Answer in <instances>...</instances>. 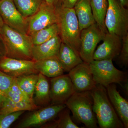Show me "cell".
Masks as SVG:
<instances>
[{
  "label": "cell",
  "instance_id": "6da1fadb",
  "mask_svg": "<svg viewBox=\"0 0 128 128\" xmlns=\"http://www.w3.org/2000/svg\"><path fill=\"white\" fill-rule=\"evenodd\" d=\"M91 92L93 98V110L99 127L124 128L122 121L109 100L106 88L96 84Z\"/></svg>",
  "mask_w": 128,
  "mask_h": 128
},
{
  "label": "cell",
  "instance_id": "7a4b0ae2",
  "mask_svg": "<svg viewBox=\"0 0 128 128\" xmlns=\"http://www.w3.org/2000/svg\"><path fill=\"white\" fill-rule=\"evenodd\" d=\"M5 50V56L17 59L33 60L34 44L31 37L14 30L4 24L1 34Z\"/></svg>",
  "mask_w": 128,
  "mask_h": 128
},
{
  "label": "cell",
  "instance_id": "3957f363",
  "mask_svg": "<svg viewBox=\"0 0 128 128\" xmlns=\"http://www.w3.org/2000/svg\"><path fill=\"white\" fill-rule=\"evenodd\" d=\"M56 10L57 23L59 28V36L62 42L79 54L81 31L74 8L61 6L56 8Z\"/></svg>",
  "mask_w": 128,
  "mask_h": 128
},
{
  "label": "cell",
  "instance_id": "277c9868",
  "mask_svg": "<svg viewBox=\"0 0 128 128\" xmlns=\"http://www.w3.org/2000/svg\"><path fill=\"white\" fill-rule=\"evenodd\" d=\"M77 122L86 128H96L97 121L93 110V98L91 92H75L65 103Z\"/></svg>",
  "mask_w": 128,
  "mask_h": 128
},
{
  "label": "cell",
  "instance_id": "5b68a950",
  "mask_svg": "<svg viewBox=\"0 0 128 128\" xmlns=\"http://www.w3.org/2000/svg\"><path fill=\"white\" fill-rule=\"evenodd\" d=\"M96 84L106 88L112 83L118 84L123 87L127 82L124 72L116 68L112 63V60H94L89 64Z\"/></svg>",
  "mask_w": 128,
  "mask_h": 128
},
{
  "label": "cell",
  "instance_id": "8992f818",
  "mask_svg": "<svg viewBox=\"0 0 128 128\" xmlns=\"http://www.w3.org/2000/svg\"><path fill=\"white\" fill-rule=\"evenodd\" d=\"M105 24L108 32L121 38L128 34V10L119 0H107Z\"/></svg>",
  "mask_w": 128,
  "mask_h": 128
},
{
  "label": "cell",
  "instance_id": "52a82bcc",
  "mask_svg": "<svg viewBox=\"0 0 128 128\" xmlns=\"http://www.w3.org/2000/svg\"><path fill=\"white\" fill-rule=\"evenodd\" d=\"M105 34L96 23L81 31L80 56L83 62L90 64L97 45L102 41Z\"/></svg>",
  "mask_w": 128,
  "mask_h": 128
},
{
  "label": "cell",
  "instance_id": "ba28073f",
  "mask_svg": "<svg viewBox=\"0 0 128 128\" xmlns=\"http://www.w3.org/2000/svg\"><path fill=\"white\" fill-rule=\"evenodd\" d=\"M66 107L65 104L50 105L34 110L21 121L16 126L17 128H28L42 126L55 119L59 113Z\"/></svg>",
  "mask_w": 128,
  "mask_h": 128
},
{
  "label": "cell",
  "instance_id": "9c48e42d",
  "mask_svg": "<svg viewBox=\"0 0 128 128\" xmlns=\"http://www.w3.org/2000/svg\"><path fill=\"white\" fill-rule=\"evenodd\" d=\"M0 15L4 24L22 33L27 34L28 18L22 16L13 0L0 2Z\"/></svg>",
  "mask_w": 128,
  "mask_h": 128
},
{
  "label": "cell",
  "instance_id": "30bf717a",
  "mask_svg": "<svg viewBox=\"0 0 128 128\" xmlns=\"http://www.w3.org/2000/svg\"><path fill=\"white\" fill-rule=\"evenodd\" d=\"M27 34L29 36L35 32L57 23L56 8L44 1L39 9L28 18Z\"/></svg>",
  "mask_w": 128,
  "mask_h": 128
},
{
  "label": "cell",
  "instance_id": "8fae6325",
  "mask_svg": "<svg viewBox=\"0 0 128 128\" xmlns=\"http://www.w3.org/2000/svg\"><path fill=\"white\" fill-rule=\"evenodd\" d=\"M75 92L68 75H62L50 80V96L51 105L65 104Z\"/></svg>",
  "mask_w": 128,
  "mask_h": 128
},
{
  "label": "cell",
  "instance_id": "7c38bea8",
  "mask_svg": "<svg viewBox=\"0 0 128 128\" xmlns=\"http://www.w3.org/2000/svg\"><path fill=\"white\" fill-rule=\"evenodd\" d=\"M70 76L76 92L91 91L96 84L89 64L83 62L69 72Z\"/></svg>",
  "mask_w": 128,
  "mask_h": 128
},
{
  "label": "cell",
  "instance_id": "4fadbf2b",
  "mask_svg": "<svg viewBox=\"0 0 128 128\" xmlns=\"http://www.w3.org/2000/svg\"><path fill=\"white\" fill-rule=\"evenodd\" d=\"M0 70L12 77L38 74L34 68V61L17 59L4 56L0 59Z\"/></svg>",
  "mask_w": 128,
  "mask_h": 128
},
{
  "label": "cell",
  "instance_id": "5bb4252c",
  "mask_svg": "<svg viewBox=\"0 0 128 128\" xmlns=\"http://www.w3.org/2000/svg\"><path fill=\"white\" fill-rule=\"evenodd\" d=\"M102 41L103 42L94 52V60H113L119 56L122 48V38L108 32Z\"/></svg>",
  "mask_w": 128,
  "mask_h": 128
},
{
  "label": "cell",
  "instance_id": "9a60e30c",
  "mask_svg": "<svg viewBox=\"0 0 128 128\" xmlns=\"http://www.w3.org/2000/svg\"><path fill=\"white\" fill-rule=\"evenodd\" d=\"M109 100L117 114L123 124L124 128H128V102L120 94L114 83L106 88Z\"/></svg>",
  "mask_w": 128,
  "mask_h": 128
},
{
  "label": "cell",
  "instance_id": "2e32d148",
  "mask_svg": "<svg viewBox=\"0 0 128 128\" xmlns=\"http://www.w3.org/2000/svg\"><path fill=\"white\" fill-rule=\"evenodd\" d=\"M62 41L59 35H57L45 42L34 45L32 51L34 61L57 57Z\"/></svg>",
  "mask_w": 128,
  "mask_h": 128
},
{
  "label": "cell",
  "instance_id": "e0dca14e",
  "mask_svg": "<svg viewBox=\"0 0 128 128\" xmlns=\"http://www.w3.org/2000/svg\"><path fill=\"white\" fill-rule=\"evenodd\" d=\"M34 68L38 73L51 78L64 74V72L57 56L34 61Z\"/></svg>",
  "mask_w": 128,
  "mask_h": 128
},
{
  "label": "cell",
  "instance_id": "ac0fdd59",
  "mask_svg": "<svg viewBox=\"0 0 128 128\" xmlns=\"http://www.w3.org/2000/svg\"><path fill=\"white\" fill-rule=\"evenodd\" d=\"M74 10L80 31L96 23L91 5L90 0H78Z\"/></svg>",
  "mask_w": 128,
  "mask_h": 128
},
{
  "label": "cell",
  "instance_id": "d6986e66",
  "mask_svg": "<svg viewBox=\"0 0 128 128\" xmlns=\"http://www.w3.org/2000/svg\"><path fill=\"white\" fill-rule=\"evenodd\" d=\"M64 72H69L83 62L80 54L64 42L61 43L57 56Z\"/></svg>",
  "mask_w": 128,
  "mask_h": 128
},
{
  "label": "cell",
  "instance_id": "ffe728a7",
  "mask_svg": "<svg viewBox=\"0 0 128 128\" xmlns=\"http://www.w3.org/2000/svg\"><path fill=\"white\" fill-rule=\"evenodd\" d=\"M38 80L35 86L34 102L38 106L45 107L50 105L49 84L46 77L38 73Z\"/></svg>",
  "mask_w": 128,
  "mask_h": 128
},
{
  "label": "cell",
  "instance_id": "44dd1931",
  "mask_svg": "<svg viewBox=\"0 0 128 128\" xmlns=\"http://www.w3.org/2000/svg\"><path fill=\"white\" fill-rule=\"evenodd\" d=\"M92 14L96 23L104 34L107 33L105 18L108 6L107 0H90Z\"/></svg>",
  "mask_w": 128,
  "mask_h": 128
},
{
  "label": "cell",
  "instance_id": "7402d4cb",
  "mask_svg": "<svg viewBox=\"0 0 128 128\" xmlns=\"http://www.w3.org/2000/svg\"><path fill=\"white\" fill-rule=\"evenodd\" d=\"M70 110L68 108H65L57 115L58 119H54L41 126L46 128H80L72 119Z\"/></svg>",
  "mask_w": 128,
  "mask_h": 128
},
{
  "label": "cell",
  "instance_id": "603a6c76",
  "mask_svg": "<svg viewBox=\"0 0 128 128\" xmlns=\"http://www.w3.org/2000/svg\"><path fill=\"white\" fill-rule=\"evenodd\" d=\"M41 108L34 103L24 102H14L6 100L0 107V114L22 111H34Z\"/></svg>",
  "mask_w": 128,
  "mask_h": 128
},
{
  "label": "cell",
  "instance_id": "cb8c5ba5",
  "mask_svg": "<svg viewBox=\"0 0 128 128\" xmlns=\"http://www.w3.org/2000/svg\"><path fill=\"white\" fill-rule=\"evenodd\" d=\"M60 30L57 23L35 32L30 35L34 45H38L59 35Z\"/></svg>",
  "mask_w": 128,
  "mask_h": 128
},
{
  "label": "cell",
  "instance_id": "d4e9b609",
  "mask_svg": "<svg viewBox=\"0 0 128 128\" xmlns=\"http://www.w3.org/2000/svg\"><path fill=\"white\" fill-rule=\"evenodd\" d=\"M22 16L28 18L35 14L44 0H13Z\"/></svg>",
  "mask_w": 128,
  "mask_h": 128
},
{
  "label": "cell",
  "instance_id": "484cf974",
  "mask_svg": "<svg viewBox=\"0 0 128 128\" xmlns=\"http://www.w3.org/2000/svg\"><path fill=\"white\" fill-rule=\"evenodd\" d=\"M38 74H32L16 78L19 87L33 101L34 89L38 80Z\"/></svg>",
  "mask_w": 128,
  "mask_h": 128
},
{
  "label": "cell",
  "instance_id": "4316f807",
  "mask_svg": "<svg viewBox=\"0 0 128 128\" xmlns=\"http://www.w3.org/2000/svg\"><path fill=\"white\" fill-rule=\"evenodd\" d=\"M6 100L14 102H24L34 103L33 101L19 87L16 81V78L15 77L8 93Z\"/></svg>",
  "mask_w": 128,
  "mask_h": 128
},
{
  "label": "cell",
  "instance_id": "83f0119b",
  "mask_svg": "<svg viewBox=\"0 0 128 128\" xmlns=\"http://www.w3.org/2000/svg\"><path fill=\"white\" fill-rule=\"evenodd\" d=\"M14 78L0 70V107L6 98Z\"/></svg>",
  "mask_w": 128,
  "mask_h": 128
},
{
  "label": "cell",
  "instance_id": "f1b7e54d",
  "mask_svg": "<svg viewBox=\"0 0 128 128\" xmlns=\"http://www.w3.org/2000/svg\"><path fill=\"white\" fill-rule=\"evenodd\" d=\"M19 111L6 114H0V128H9L24 112Z\"/></svg>",
  "mask_w": 128,
  "mask_h": 128
},
{
  "label": "cell",
  "instance_id": "f546056e",
  "mask_svg": "<svg viewBox=\"0 0 128 128\" xmlns=\"http://www.w3.org/2000/svg\"><path fill=\"white\" fill-rule=\"evenodd\" d=\"M120 62L123 66L128 64V34L122 38V46L119 55Z\"/></svg>",
  "mask_w": 128,
  "mask_h": 128
},
{
  "label": "cell",
  "instance_id": "4dcf8cb0",
  "mask_svg": "<svg viewBox=\"0 0 128 128\" xmlns=\"http://www.w3.org/2000/svg\"><path fill=\"white\" fill-rule=\"evenodd\" d=\"M78 0H62V5L64 7L73 8Z\"/></svg>",
  "mask_w": 128,
  "mask_h": 128
},
{
  "label": "cell",
  "instance_id": "1f68e13d",
  "mask_svg": "<svg viewBox=\"0 0 128 128\" xmlns=\"http://www.w3.org/2000/svg\"><path fill=\"white\" fill-rule=\"evenodd\" d=\"M49 4L54 6L56 8L62 5V0H44Z\"/></svg>",
  "mask_w": 128,
  "mask_h": 128
},
{
  "label": "cell",
  "instance_id": "d6a6232c",
  "mask_svg": "<svg viewBox=\"0 0 128 128\" xmlns=\"http://www.w3.org/2000/svg\"><path fill=\"white\" fill-rule=\"evenodd\" d=\"M4 56H5L4 45L2 36L0 34V59Z\"/></svg>",
  "mask_w": 128,
  "mask_h": 128
},
{
  "label": "cell",
  "instance_id": "836d02e7",
  "mask_svg": "<svg viewBox=\"0 0 128 128\" xmlns=\"http://www.w3.org/2000/svg\"><path fill=\"white\" fill-rule=\"evenodd\" d=\"M121 4L125 7H128V0H119Z\"/></svg>",
  "mask_w": 128,
  "mask_h": 128
},
{
  "label": "cell",
  "instance_id": "e575fe53",
  "mask_svg": "<svg viewBox=\"0 0 128 128\" xmlns=\"http://www.w3.org/2000/svg\"><path fill=\"white\" fill-rule=\"evenodd\" d=\"M4 23L0 15V34H1L2 28L4 25Z\"/></svg>",
  "mask_w": 128,
  "mask_h": 128
},
{
  "label": "cell",
  "instance_id": "d590c367",
  "mask_svg": "<svg viewBox=\"0 0 128 128\" xmlns=\"http://www.w3.org/2000/svg\"><path fill=\"white\" fill-rule=\"evenodd\" d=\"M2 0H0V2Z\"/></svg>",
  "mask_w": 128,
  "mask_h": 128
}]
</instances>
